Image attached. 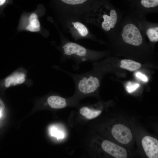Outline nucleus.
Instances as JSON below:
<instances>
[{
  "mask_svg": "<svg viewBox=\"0 0 158 158\" xmlns=\"http://www.w3.org/2000/svg\"><path fill=\"white\" fill-rule=\"evenodd\" d=\"M61 70L72 78L76 91L81 94L87 95L93 93L100 86L99 78L96 76H94L91 72L75 74Z\"/></svg>",
  "mask_w": 158,
  "mask_h": 158,
  "instance_id": "nucleus-1",
  "label": "nucleus"
},
{
  "mask_svg": "<svg viewBox=\"0 0 158 158\" xmlns=\"http://www.w3.org/2000/svg\"><path fill=\"white\" fill-rule=\"evenodd\" d=\"M63 54L74 61L73 67L77 69L80 64L89 61L92 58L88 50L84 47L73 42H68L62 47Z\"/></svg>",
  "mask_w": 158,
  "mask_h": 158,
  "instance_id": "nucleus-2",
  "label": "nucleus"
},
{
  "mask_svg": "<svg viewBox=\"0 0 158 158\" xmlns=\"http://www.w3.org/2000/svg\"><path fill=\"white\" fill-rule=\"evenodd\" d=\"M111 133L116 140L123 144L128 143L132 138L130 130L126 126L121 124H117L114 125L112 129Z\"/></svg>",
  "mask_w": 158,
  "mask_h": 158,
  "instance_id": "nucleus-3",
  "label": "nucleus"
},
{
  "mask_svg": "<svg viewBox=\"0 0 158 158\" xmlns=\"http://www.w3.org/2000/svg\"><path fill=\"white\" fill-rule=\"evenodd\" d=\"M143 18L142 17L140 16L139 21L141 28L145 36H147L151 42H157L158 25L148 22Z\"/></svg>",
  "mask_w": 158,
  "mask_h": 158,
  "instance_id": "nucleus-4",
  "label": "nucleus"
},
{
  "mask_svg": "<svg viewBox=\"0 0 158 158\" xmlns=\"http://www.w3.org/2000/svg\"><path fill=\"white\" fill-rule=\"evenodd\" d=\"M142 144L145 153L148 158H158L157 140L152 137L147 136L142 139Z\"/></svg>",
  "mask_w": 158,
  "mask_h": 158,
  "instance_id": "nucleus-5",
  "label": "nucleus"
},
{
  "mask_svg": "<svg viewBox=\"0 0 158 158\" xmlns=\"http://www.w3.org/2000/svg\"><path fill=\"white\" fill-rule=\"evenodd\" d=\"M102 147L105 152L115 158L127 157V152L124 148L109 140L104 141Z\"/></svg>",
  "mask_w": 158,
  "mask_h": 158,
  "instance_id": "nucleus-6",
  "label": "nucleus"
},
{
  "mask_svg": "<svg viewBox=\"0 0 158 158\" xmlns=\"http://www.w3.org/2000/svg\"><path fill=\"white\" fill-rule=\"evenodd\" d=\"M25 80V75L23 72H17L7 77L5 80V86L8 87L11 86L23 83Z\"/></svg>",
  "mask_w": 158,
  "mask_h": 158,
  "instance_id": "nucleus-7",
  "label": "nucleus"
},
{
  "mask_svg": "<svg viewBox=\"0 0 158 158\" xmlns=\"http://www.w3.org/2000/svg\"><path fill=\"white\" fill-rule=\"evenodd\" d=\"M47 104L51 108L55 109L64 108L67 104L65 98L59 95L50 96L47 98Z\"/></svg>",
  "mask_w": 158,
  "mask_h": 158,
  "instance_id": "nucleus-8",
  "label": "nucleus"
},
{
  "mask_svg": "<svg viewBox=\"0 0 158 158\" xmlns=\"http://www.w3.org/2000/svg\"><path fill=\"white\" fill-rule=\"evenodd\" d=\"M80 113L88 119H92L98 116L102 112L100 110L90 109L86 106L81 108L80 110Z\"/></svg>",
  "mask_w": 158,
  "mask_h": 158,
  "instance_id": "nucleus-9",
  "label": "nucleus"
},
{
  "mask_svg": "<svg viewBox=\"0 0 158 158\" xmlns=\"http://www.w3.org/2000/svg\"><path fill=\"white\" fill-rule=\"evenodd\" d=\"M120 66L122 68L133 71L140 68L141 64L131 60L125 59L121 60Z\"/></svg>",
  "mask_w": 158,
  "mask_h": 158,
  "instance_id": "nucleus-10",
  "label": "nucleus"
},
{
  "mask_svg": "<svg viewBox=\"0 0 158 158\" xmlns=\"http://www.w3.org/2000/svg\"><path fill=\"white\" fill-rule=\"evenodd\" d=\"M72 24L75 28L82 36H85L88 34V32L87 29L82 23L79 22H76L73 23Z\"/></svg>",
  "mask_w": 158,
  "mask_h": 158,
  "instance_id": "nucleus-11",
  "label": "nucleus"
},
{
  "mask_svg": "<svg viewBox=\"0 0 158 158\" xmlns=\"http://www.w3.org/2000/svg\"><path fill=\"white\" fill-rule=\"evenodd\" d=\"M140 3L145 8H152L158 6V0H141Z\"/></svg>",
  "mask_w": 158,
  "mask_h": 158,
  "instance_id": "nucleus-12",
  "label": "nucleus"
},
{
  "mask_svg": "<svg viewBox=\"0 0 158 158\" xmlns=\"http://www.w3.org/2000/svg\"><path fill=\"white\" fill-rule=\"evenodd\" d=\"M139 86L140 85L138 83L128 82L126 85V90L128 92L131 93L135 91Z\"/></svg>",
  "mask_w": 158,
  "mask_h": 158,
  "instance_id": "nucleus-13",
  "label": "nucleus"
},
{
  "mask_svg": "<svg viewBox=\"0 0 158 158\" xmlns=\"http://www.w3.org/2000/svg\"><path fill=\"white\" fill-rule=\"evenodd\" d=\"M50 132L51 135L56 136L57 138H63L64 137V135L63 132L54 127L51 128Z\"/></svg>",
  "mask_w": 158,
  "mask_h": 158,
  "instance_id": "nucleus-14",
  "label": "nucleus"
},
{
  "mask_svg": "<svg viewBox=\"0 0 158 158\" xmlns=\"http://www.w3.org/2000/svg\"><path fill=\"white\" fill-rule=\"evenodd\" d=\"M63 2L70 5H76L84 3L87 0H61Z\"/></svg>",
  "mask_w": 158,
  "mask_h": 158,
  "instance_id": "nucleus-15",
  "label": "nucleus"
},
{
  "mask_svg": "<svg viewBox=\"0 0 158 158\" xmlns=\"http://www.w3.org/2000/svg\"><path fill=\"white\" fill-rule=\"evenodd\" d=\"M136 76L137 77L141 79L142 81L145 82H147L148 79L144 75L140 72H137L136 73Z\"/></svg>",
  "mask_w": 158,
  "mask_h": 158,
  "instance_id": "nucleus-16",
  "label": "nucleus"
},
{
  "mask_svg": "<svg viewBox=\"0 0 158 158\" xmlns=\"http://www.w3.org/2000/svg\"><path fill=\"white\" fill-rule=\"evenodd\" d=\"M26 29L32 32H37L40 30V28H37L34 27L30 24L26 28Z\"/></svg>",
  "mask_w": 158,
  "mask_h": 158,
  "instance_id": "nucleus-17",
  "label": "nucleus"
},
{
  "mask_svg": "<svg viewBox=\"0 0 158 158\" xmlns=\"http://www.w3.org/2000/svg\"><path fill=\"white\" fill-rule=\"evenodd\" d=\"M30 24L36 28H40V24L38 20L37 19H35L30 22Z\"/></svg>",
  "mask_w": 158,
  "mask_h": 158,
  "instance_id": "nucleus-18",
  "label": "nucleus"
},
{
  "mask_svg": "<svg viewBox=\"0 0 158 158\" xmlns=\"http://www.w3.org/2000/svg\"><path fill=\"white\" fill-rule=\"evenodd\" d=\"M5 108L4 104L2 99L0 98V111L3 112Z\"/></svg>",
  "mask_w": 158,
  "mask_h": 158,
  "instance_id": "nucleus-19",
  "label": "nucleus"
},
{
  "mask_svg": "<svg viewBox=\"0 0 158 158\" xmlns=\"http://www.w3.org/2000/svg\"><path fill=\"white\" fill-rule=\"evenodd\" d=\"M37 15L35 13H32L30 16L29 20L30 22L35 19H37Z\"/></svg>",
  "mask_w": 158,
  "mask_h": 158,
  "instance_id": "nucleus-20",
  "label": "nucleus"
},
{
  "mask_svg": "<svg viewBox=\"0 0 158 158\" xmlns=\"http://www.w3.org/2000/svg\"><path fill=\"white\" fill-rule=\"evenodd\" d=\"M6 0H0V6L2 5L5 2Z\"/></svg>",
  "mask_w": 158,
  "mask_h": 158,
  "instance_id": "nucleus-21",
  "label": "nucleus"
},
{
  "mask_svg": "<svg viewBox=\"0 0 158 158\" xmlns=\"http://www.w3.org/2000/svg\"><path fill=\"white\" fill-rule=\"evenodd\" d=\"M2 112H1V111H0V118L1 117V115H2Z\"/></svg>",
  "mask_w": 158,
  "mask_h": 158,
  "instance_id": "nucleus-22",
  "label": "nucleus"
}]
</instances>
